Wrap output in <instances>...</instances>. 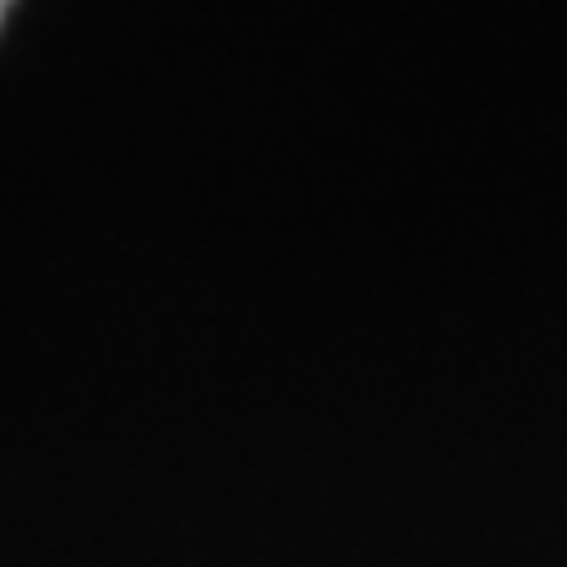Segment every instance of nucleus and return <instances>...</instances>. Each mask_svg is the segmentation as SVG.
<instances>
[{"label":"nucleus","instance_id":"1","mask_svg":"<svg viewBox=\"0 0 567 567\" xmlns=\"http://www.w3.org/2000/svg\"><path fill=\"white\" fill-rule=\"evenodd\" d=\"M6 6H10V0H0V20H6Z\"/></svg>","mask_w":567,"mask_h":567}]
</instances>
